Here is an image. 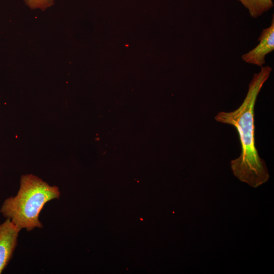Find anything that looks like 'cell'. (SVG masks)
Masks as SVG:
<instances>
[{
    "label": "cell",
    "mask_w": 274,
    "mask_h": 274,
    "mask_svg": "<svg viewBox=\"0 0 274 274\" xmlns=\"http://www.w3.org/2000/svg\"><path fill=\"white\" fill-rule=\"evenodd\" d=\"M26 5L32 9L45 10L52 6L54 0H24Z\"/></svg>",
    "instance_id": "8992f818"
},
{
    "label": "cell",
    "mask_w": 274,
    "mask_h": 274,
    "mask_svg": "<svg viewBox=\"0 0 274 274\" xmlns=\"http://www.w3.org/2000/svg\"><path fill=\"white\" fill-rule=\"evenodd\" d=\"M60 195L57 186H51L32 174H25L20 178L17 194L4 201L0 212L20 230L42 228L43 225L39 220L41 211L48 202L58 199Z\"/></svg>",
    "instance_id": "7a4b0ae2"
},
{
    "label": "cell",
    "mask_w": 274,
    "mask_h": 274,
    "mask_svg": "<svg viewBox=\"0 0 274 274\" xmlns=\"http://www.w3.org/2000/svg\"><path fill=\"white\" fill-rule=\"evenodd\" d=\"M258 40V44L252 50L242 55L245 62L262 66L265 63V56L274 50V18L272 16L270 25L262 30Z\"/></svg>",
    "instance_id": "277c9868"
},
{
    "label": "cell",
    "mask_w": 274,
    "mask_h": 274,
    "mask_svg": "<svg viewBox=\"0 0 274 274\" xmlns=\"http://www.w3.org/2000/svg\"><path fill=\"white\" fill-rule=\"evenodd\" d=\"M271 71L269 66H261L260 72L254 75L241 106L232 112H219L215 117L217 122L236 128L242 152L238 158L231 161V168L235 177L254 188L266 183L269 178L265 162L255 146L254 110L257 96Z\"/></svg>",
    "instance_id": "6da1fadb"
},
{
    "label": "cell",
    "mask_w": 274,
    "mask_h": 274,
    "mask_svg": "<svg viewBox=\"0 0 274 274\" xmlns=\"http://www.w3.org/2000/svg\"><path fill=\"white\" fill-rule=\"evenodd\" d=\"M246 7L251 17L256 18L273 6L272 0H238Z\"/></svg>",
    "instance_id": "5b68a950"
},
{
    "label": "cell",
    "mask_w": 274,
    "mask_h": 274,
    "mask_svg": "<svg viewBox=\"0 0 274 274\" xmlns=\"http://www.w3.org/2000/svg\"><path fill=\"white\" fill-rule=\"evenodd\" d=\"M20 230L9 218L0 224V273L13 256Z\"/></svg>",
    "instance_id": "3957f363"
}]
</instances>
